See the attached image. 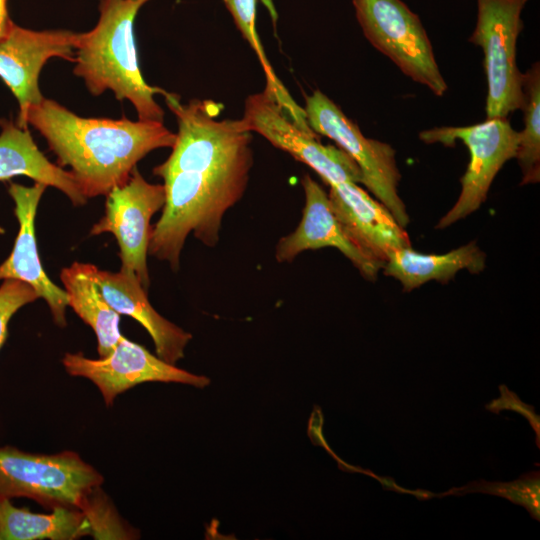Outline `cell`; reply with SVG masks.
I'll list each match as a JSON object with an SVG mask.
<instances>
[{"label":"cell","mask_w":540,"mask_h":540,"mask_svg":"<svg viewBox=\"0 0 540 540\" xmlns=\"http://www.w3.org/2000/svg\"><path fill=\"white\" fill-rule=\"evenodd\" d=\"M89 523L91 534L96 539H129L133 538V533L130 529L125 528L114 511L113 507L108 504L105 495L102 494L97 487L89 496L86 504L81 509Z\"/></svg>","instance_id":"23"},{"label":"cell","mask_w":540,"mask_h":540,"mask_svg":"<svg viewBox=\"0 0 540 540\" xmlns=\"http://www.w3.org/2000/svg\"><path fill=\"white\" fill-rule=\"evenodd\" d=\"M62 364L71 376L92 381L107 406H111L119 394L145 382H175L198 388L210 382L206 376L190 373L165 362L123 335L106 357L91 359L82 353H66Z\"/></svg>","instance_id":"11"},{"label":"cell","mask_w":540,"mask_h":540,"mask_svg":"<svg viewBox=\"0 0 540 540\" xmlns=\"http://www.w3.org/2000/svg\"><path fill=\"white\" fill-rule=\"evenodd\" d=\"M164 204L163 184L147 182L135 167L126 183L113 187L106 195L104 215L90 230L91 235H114L120 249L121 270L134 274L147 292L150 221Z\"/></svg>","instance_id":"10"},{"label":"cell","mask_w":540,"mask_h":540,"mask_svg":"<svg viewBox=\"0 0 540 540\" xmlns=\"http://www.w3.org/2000/svg\"><path fill=\"white\" fill-rule=\"evenodd\" d=\"M304 112L309 127L318 135L337 143L357 164L363 184L406 227L409 215L398 194L401 179L395 150L389 144L367 138L340 107L320 90L305 100Z\"/></svg>","instance_id":"5"},{"label":"cell","mask_w":540,"mask_h":540,"mask_svg":"<svg viewBox=\"0 0 540 540\" xmlns=\"http://www.w3.org/2000/svg\"><path fill=\"white\" fill-rule=\"evenodd\" d=\"M366 39L413 81L442 96L448 89L417 14L401 0H352Z\"/></svg>","instance_id":"8"},{"label":"cell","mask_w":540,"mask_h":540,"mask_svg":"<svg viewBox=\"0 0 540 540\" xmlns=\"http://www.w3.org/2000/svg\"><path fill=\"white\" fill-rule=\"evenodd\" d=\"M328 196L343 230L369 258L384 264L393 251L411 247L405 228L357 183L331 184Z\"/></svg>","instance_id":"14"},{"label":"cell","mask_w":540,"mask_h":540,"mask_svg":"<svg viewBox=\"0 0 540 540\" xmlns=\"http://www.w3.org/2000/svg\"><path fill=\"white\" fill-rule=\"evenodd\" d=\"M223 2L242 37L258 57L266 78L265 89L274 96L284 113L294 123L303 128L308 127L304 109L290 96L266 57L256 29V0H223Z\"/></svg>","instance_id":"22"},{"label":"cell","mask_w":540,"mask_h":540,"mask_svg":"<svg viewBox=\"0 0 540 540\" xmlns=\"http://www.w3.org/2000/svg\"><path fill=\"white\" fill-rule=\"evenodd\" d=\"M524 129L519 132L515 158L522 172L521 185L540 181V63L523 73Z\"/></svg>","instance_id":"21"},{"label":"cell","mask_w":540,"mask_h":540,"mask_svg":"<svg viewBox=\"0 0 540 540\" xmlns=\"http://www.w3.org/2000/svg\"><path fill=\"white\" fill-rule=\"evenodd\" d=\"M518 135L507 118L486 119L463 127H435L419 133L420 140L426 144L453 147L455 141L460 140L470 154L467 169L460 179L459 197L438 221L436 229H444L480 208L500 169L515 158Z\"/></svg>","instance_id":"6"},{"label":"cell","mask_w":540,"mask_h":540,"mask_svg":"<svg viewBox=\"0 0 540 540\" xmlns=\"http://www.w3.org/2000/svg\"><path fill=\"white\" fill-rule=\"evenodd\" d=\"M39 299L36 291L27 283L5 279L0 286V348L7 337L8 323L24 305Z\"/></svg>","instance_id":"24"},{"label":"cell","mask_w":540,"mask_h":540,"mask_svg":"<svg viewBox=\"0 0 540 540\" xmlns=\"http://www.w3.org/2000/svg\"><path fill=\"white\" fill-rule=\"evenodd\" d=\"M305 194L302 218L294 231L275 247L278 263H290L306 250L338 249L370 281L377 279L384 264L366 256L347 236L331 207L328 193L310 175L301 180Z\"/></svg>","instance_id":"13"},{"label":"cell","mask_w":540,"mask_h":540,"mask_svg":"<svg viewBox=\"0 0 540 540\" xmlns=\"http://www.w3.org/2000/svg\"><path fill=\"white\" fill-rule=\"evenodd\" d=\"M92 275L108 304L119 314L137 320L147 330L160 359L175 365L184 357L192 335L152 307L147 291L134 274L121 269L118 272L100 270L93 265Z\"/></svg>","instance_id":"16"},{"label":"cell","mask_w":540,"mask_h":540,"mask_svg":"<svg viewBox=\"0 0 540 540\" xmlns=\"http://www.w3.org/2000/svg\"><path fill=\"white\" fill-rule=\"evenodd\" d=\"M27 124L46 139L59 166L70 168L86 199L123 185L141 159L176 139L163 122L85 118L45 97L29 108Z\"/></svg>","instance_id":"2"},{"label":"cell","mask_w":540,"mask_h":540,"mask_svg":"<svg viewBox=\"0 0 540 540\" xmlns=\"http://www.w3.org/2000/svg\"><path fill=\"white\" fill-rule=\"evenodd\" d=\"M240 119L249 131L258 133L274 147L312 168L328 186L362 182L359 167L345 151L323 145L315 132L295 124L265 88L246 98Z\"/></svg>","instance_id":"9"},{"label":"cell","mask_w":540,"mask_h":540,"mask_svg":"<svg viewBox=\"0 0 540 540\" xmlns=\"http://www.w3.org/2000/svg\"><path fill=\"white\" fill-rule=\"evenodd\" d=\"M102 475L73 451L33 454L0 447V499L25 497L47 509H82Z\"/></svg>","instance_id":"4"},{"label":"cell","mask_w":540,"mask_h":540,"mask_svg":"<svg viewBox=\"0 0 540 540\" xmlns=\"http://www.w3.org/2000/svg\"><path fill=\"white\" fill-rule=\"evenodd\" d=\"M48 186L35 182L32 186L11 183L9 193L15 203L19 231L10 256L0 265V280L16 279L29 284L50 308L54 322L66 326L68 306L65 291L45 273L37 250L34 221L39 201Z\"/></svg>","instance_id":"15"},{"label":"cell","mask_w":540,"mask_h":540,"mask_svg":"<svg viewBox=\"0 0 540 540\" xmlns=\"http://www.w3.org/2000/svg\"><path fill=\"white\" fill-rule=\"evenodd\" d=\"M50 514L17 508L0 499V539L73 540L90 535V523L81 509L56 507Z\"/></svg>","instance_id":"20"},{"label":"cell","mask_w":540,"mask_h":540,"mask_svg":"<svg viewBox=\"0 0 540 540\" xmlns=\"http://www.w3.org/2000/svg\"><path fill=\"white\" fill-rule=\"evenodd\" d=\"M528 1L477 0V23L469 41L484 53L486 119L507 118L522 105L523 73L516 63V45Z\"/></svg>","instance_id":"7"},{"label":"cell","mask_w":540,"mask_h":540,"mask_svg":"<svg viewBox=\"0 0 540 540\" xmlns=\"http://www.w3.org/2000/svg\"><path fill=\"white\" fill-rule=\"evenodd\" d=\"M12 25L7 12V0H0V39L7 35Z\"/></svg>","instance_id":"25"},{"label":"cell","mask_w":540,"mask_h":540,"mask_svg":"<svg viewBox=\"0 0 540 540\" xmlns=\"http://www.w3.org/2000/svg\"><path fill=\"white\" fill-rule=\"evenodd\" d=\"M486 254L471 241L443 254H427L403 247L389 254L382 267L386 276L399 281L409 292L429 281L448 283L461 270L480 273L485 268Z\"/></svg>","instance_id":"18"},{"label":"cell","mask_w":540,"mask_h":540,"mask_svg":"<svg viewBox=\"0 0 540 540\" xmlns=\"http://www.w3.org/2000/svg\"><path fill=\"white\" fill-rule=\"evenodd\" d=\"M0 133V180L27 176L35 182L55 187L74 206H83L87 199L81 193L73 175L50 162L35 144L28 128L3 121Z\"/></svg>","instance_id":"17"},{"label":"cell","mask_w":540,"mask_h":540,"mask_svg":"<svg viewBox=\"0 0 540 540\" xmlns=\"http://www.w3.org/2000/svg\"><path fill=\"white\" fill-rule=\"evenodd\" d=\"M149 1L99 0L97 24L77 35L74 74L92 95L110 90L117 100L134 106L139 120L163 122L164 111L154 96L164 90L143 79L134 37L136 15Z\"/></svg>","instance_id":"3"},{"label":"cell","mask_w":540,"mask_h":540,"mask_svg":"<svg viewBox=\"0 0 540 540\" xmlns=\"http://www.w3.org/2000/svg\"><path fill=\"white\" fill-rule=\"evenodd\" d=\"M77 35L67 30L34 31L13 23L0 39V78L18 101L19 127L28 128L29 108L44 98L38 85L41 69L53 57L73 62Z\"/></svg>","instance_id":"12"},{"label":"cell","mask_w":540,"mask_h":540,"mask_svg":"<svg viewBox=\"0 0 540 540\" xmlns=\"http://www.w3.org/2000/svg\"><path fill=\"white\" fill-rule=\"evenodd\" d=\"M93 265L74 262L63 268L60 278L67 295L68 306L95 332L100 357L109 355L122 334L120 314L103 297L92 275Z\"/></svg>","instance_id":"19"},{"label":"cell","mask_w":540,"mask_h":540,"mask_svg":"<svg viewBox=\"0 0 540 540\" xmlns=\"http://www.w3.org/2000/svg\"><path fill=\"white\" fill-rule=\"evenodd\" d=\"M162 95L178 131L170 155L153 169L163 180L165 204L148 255L177 272L190 234L207 247L218 244L226 212L246 192L254 155L252 132L241 119H217L218 107L208 100L182 104L174 94Z\"/></svg>","instance_id":"1"}]
</instances>
